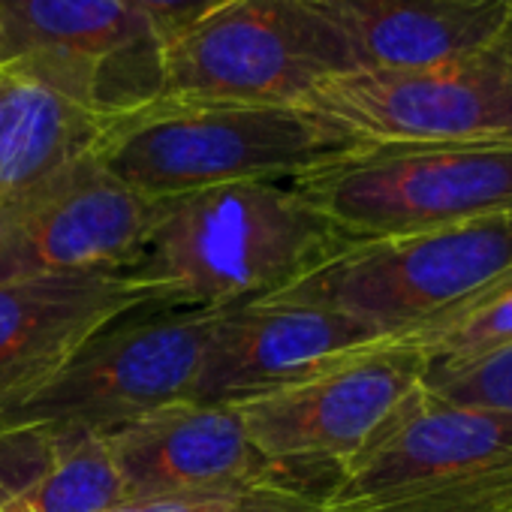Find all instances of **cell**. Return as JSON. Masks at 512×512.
Returning a JSON list of instances; mask_svg holds the SVG:
<instances>
[{"mask_svg": "<svg viewBox=\"0 0 512 512\" xmlns=\"http://www.w3.org/2000/svg\"><path fill=\"white\" fill-rule=\"evenodd\" d=\"M341 244L290 181H244L154 199L124 275L154 302L223 311L281 293Z\"/></svg>", "mask_w": 512, "mask_h": 512, "instance_id": "6da1fadb", "label": "cell"}, {"mask_svg": "<svg viewBox=\"0 0 512 512\" xmlns=\"http://www.w3.org/2000/svg\"><path fill=\"white\" fill-rule=\"evenodd\" d=\"M356 148L302 106H229L154 100L106 124L97 163L142 199L244 184L293 181Z\"/></svg>", "mask_w": 512, "mask_h": 512, "instance_id": "7a4b0ae2", "label": "cell"}, {"mask_svg": "<svg viewBox=\"0 0 512 512\" xmlns=\"http://www.w3.org/2000/svg\"><path fill=\"white\" fill-rule=\"evenodd\" d=\"M214 317L217 311L163 302L115 317L49 377L0 404V431L58 446L193 401Z\"/></svg>", "mask_w": 512, "mask_h": 512, "instance_id": "3957f363", "label": "cell"}, {"mask_svg": "<svg viewBox=\"0 0 512 512\" xmlns=\"http://www.w3.org/2000/svg\"><path fill=\"white\" fill-rule=\"evenodd\" d=\"M320 512H512V416L419 386L335 473Z\"/></svg>", "mask_w": 512, "mask_h": 512, "instance_id": "277c9868", "label": "cell"}, {"mask_svg": "<svg viewBox=\"0 0 512 512\" xmlns=\"http://www.w3.org/2000/svg\"><path fill=\"white\" fill-rule=\"evenodd\" d=\"M341 241L512 214V142L359 145L290 181Z\"/></svg>", "mask_w": 512, "mask_h": 512, "instance_id": "5b68a950", "label": "cell"}, {"mask_svg": "<svg viewBox=\"0 0 512 512\" xmlns=\"http://www.w3.org/2000/svg\"><path fill=\"white\" fill-rule=\"evenodd\" d=\"M509 281L512 214L395 238L344 241L320 266L272 296L341 311L395 338Z\"/></svg>", "mask_w": 512, "mask_h": 512, "instance_id": "8992f818", "label": "cell"}, {"mask_svg": "<svg viewBox=\"0 0 512 512\" xmlns=\"http://www.w3.org/2000/svg\"><path fill=\"white\" fill-rule=\"evenodd\" d=\"M353 70L347 43L305 0H229L166 40L160 100L302 106Z\"/></svg>", "mask_w": 512, "mask_h": 512, "instance_id": "52a82bcc", "label": "cell"}, {"mask_svg": "<svg viewBox=\"0 0 512 512\" xmlns=\"http://www.w3.org/2000/svg\"><path fill=\"white\" fill-rule=\"evenodd\" d=\"M163 46L127 0H0V70L109 121L163 97Z\"/></svg>", "mask_w": 512, "mask_h": 512, "instance_id": "ba28073f", "label": "cell"}, {"mask_svg": "<svg viewBox=\"0 0 512 512\" xmlns=\"http://www.w3.org/2000/svg\"><path fill=\"white\" fill-rule=\"evenodd\" d=\"M359 145L512 142V55L485 52L407 70H353L302 103Z\"/></svg>", "mask_w": 512, "mask_h": 512, "instance_id": "9c48e42d", "label": "cell"}, {"mask_svg": "<svg viewBox=\"0 0 512 512\" xmlns=\"http://www.w3.org/2000/svg\"><path fill=\"white\" fill-rule=\"evenodd\" d=\"M419 386V359L383 341L229 407L238 413L250 443L272 464L302 482V470L314 467L335 479Z\"/></svg>", "mask_w": 512, "mask_h": 512, "instance_id": "30bf717a", "label": "cell"}, {"mask_svg": "<svg viewBox=\"0 0 512 512\" xmlns=\"http://www.w3.org/2000/svg\"><path fill=\"white\" fill-rule=\"evenodd\" d=\"M148 217L151 202L91 151L0 208V284L124 272Z\"/></svg>", "mask_w": 512, "mask_h": 512, "instance_id": "8fae6325", "label": "cell"}, {"mask_svg": "<svg viewBox=\"0 0 512 512\" xmlns=\"http://www.w3.org/2000/svg\"><path fill=\"white\" fill-rule=\"evenodd\" d=\"M386 338L380 329L341 311L278 296L223 308L211 326L193 401L232 404L263 395L332 362L374 350Z\"/></svg>", "mask_w": 512, "mask_h": 512, "instance_id": "7c38bea8", "label": "cell"}, {"mask_svg": "<svg viewBox=\"0 0 512 512\" xmlns=\"http://www.w3.org/2000/svg\"><path fill=\"white\" fill-rule=\"evenodd\" d=\"M130 500L293 482V473L256 449L229 404L178 401L103 434Z\"/></svg>", "mask_w": 512, "mask_h": 512, "instance_id": "4fadbf2b", "label": "cell"}, {"mask_svg": "<svg viewBox=\"0 0 512 512\" xmlns=\"http://www.w3.org/2000/svg\"><path fill=\"white\" fill-rule=\"evenodd\" d=\"M154 302L124 272L0 284V404L28 392L115 317Z\"/></svg>", "mask_w": 512, "mask_h": 512, "instance_id": "5bb4252c", "label": "cell"}, {"mask_svg": "<svg viewBox=\"0 0 512 512\" xmlns=\"http://www.w3.org/2000/svg\"><path fill=\"white\" fill-rule=\"evenodd\" d=\"M347 43L356 70H407L491 49L512 0H305Z\"/></svg>", "mask_w": 512, "mask_h": 512, "instance_id": "9a60e30c", "label": "cell"}, {"mask_svg": "<svg viewBox=\"0 0 512 512\" xmlns=\"http://www.w3.org/2000/svg\"><path fill=\"white\" fill-rule=\"evenodd\" d=\"M106 124L52 88L0 70V208L88 157Z\"/></svg>", "mask_w": 512, "mask_h": 512, "instance_id": "2e32d148", "label": "cell"}, {"mask_svg": "<svg viewBox=\"0 0 512 512\" xmlns=\"http://www.w3.org/2000/svg\"><path fill=\"white\" fill-rule=\"evenodd\" d=\"M127 500L106 437L91 434L52 446L46 467L0 512H109Z\"/></svg>", "mask_w": 512, "mask_h": 512, "instance_id": "e0dca14e", "label": "cell"}, {"mask_svg": "<svg viewBox=\"0 0 512 512\" xmlns=\"http://www.w3.org/2000/svg\"><path fill=\"white\" fill-rule=\"evenodd\" d=\"M386 344L416 356L422 374L464 368L503 353L512 347V281L434 323L386 338Z\"/></svg>", "mask_w": 512, "mask_h": 512, "instance_id": "ac0fdd59", "label": "cell"}, {"mask_svg": "<svg viewBox=\"0 0 512 512\" xmlns=\"http://www.w3.org/2000/svg\"><path fill=\"white\" fill-rule=\"evenodd\" d=\"M109 512H320V494L293 482H266L127 500Z\"/></svg>", "mask_w": 512, "mask_h": 512, "instance_id": "d6986e66", "label": "cell"}, {"mask_svg": "<svg viewBox=\"0 0 512 512\" xmlns=\"http://www.w3.org/2000/svg\"><path fill=\"white\" fill-rule=\"evenodd\" d=\"M422 389L437 401L485 407L512 416V347L464 368L422 374Z\"/></svg>", "mask_w": 512, "mask_h": 512, "instance_id": "ffe728a7", "label": "cell"}, {"mask_svg": "<svg viewBox=\"0 0 512 512\" xmlns=\"http://www.w3.org/2000/svg\"><path fill=\"white\" fill-rule=\"evenodd\" d=\"M52 446L37 437L0 431V506L10 503L49 461Z\"/></svg>", "mask_w": 512, "mask_h": 512, "instance_id": "44dd1931", "label": "cell"}, {"mask_svg": "<svg viewBox=\"0 0 512 512\" xmlns=\"http://www.w3.org/2000/svg\"><path fill=\"white\" fill-rule=\"evenodd\" d=\"M133 10H139L163 40L175 37L178 31L190 28L202 16L214 13L217 7L229 4V0H127Z\"/></svg>", "mask_w": 512, "mask_h": 512, "instance_id": "7402d4cb", "label": "cell"}, {"mask_svg": "<svg viewBox=\"0 0 512 512\" xmlns=\"http://www.w3.org/2000/svg\"><path fill=\"white\" fill-rule=\"evenodd\" d=\"M509 55H512V16H509V22H506V28H503V34H500V40H497Z\"/></svg>", "mask_w": 512, "mask_h": 512, "instance_id": "603a6c76", "label": "cell"}]
</instances>
